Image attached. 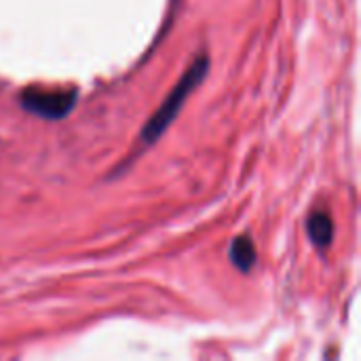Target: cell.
<instances>
[{
    "label": "cell",
    "instance_id": "cell-1",
    "mask_svg": "<svg viewBox=\"0 0 361 361\" xmlns=\"http://www.w3.org/2000/svg\"><path fill=\"white\" fill-rule=\"evenodd\" d=\"M209 72V57L207 55H201L199 59L192 61V66L182 74V78L178 80V85L171 89V93L165 97V102L157 108V112L148 118V123L144 125L142 133H140V140L146 144V146H152L165 131L167 127L173 123V118L178 116V112L182 110L184 102L192 95V91L205 80Z\"/></svg>",
    "mask_w": 361,
    "mask_h": 361
},
{
    "label": "cell",
    "instance_id": "cell-2",
    "mask_svg": "<svg viewBox=\"0 0 361 361\" xmlns=\"http://www.w3.org/2000/svg\"><path fill=\"white\" fill-rule=\"evenodd\" d=\"M76 89H66V91H38V89H27L19 95V104L25 112L36 114L47 121H61L66 118L74 104H76Z\"/></svg>",
    "mask_w": 361,
    "mask_h": 361
},
{
    "label": "cell",
    "instance_id": "cell-3",
    "mask_svg": "<svg viewBox=\"0 0 361 361\" xmlns=\"http://www.w3.org/2000/svg\"><path fill=\"white\" fill-rule=\"evenodd\" d=\"M228 258L231 262L243 271V273H250L258 260V254H256V245L252 241L250 235H239L237 239H233L231 247H228Z\"/></svg>",
    "mask_w": 361,
    "mask_h": 361
},
{
    "label": "cell",
    "instance_id": "cell-4",
    "mask_svg": "<svg viewBox=\"0 0 361 361\" xmlns=\"http://www.w3.org/2000/svg\"><path fill=\"white\" fill-rule=\"evenodd\" d=\"M307 231L317 247H328L334 239V224L326 212H315L307 220Z\"/></svg>",
    "mask_w": 361,
    "mask_h": 361
}]
</instances>
